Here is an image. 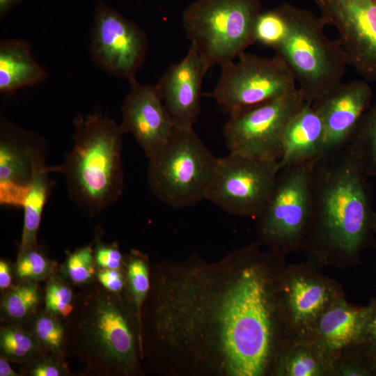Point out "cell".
Wrapping results in <instances>:
<instances>
[{"label":"cell","instance_id":"cell-5","mask_svg":"<svg viewBox=\"0 0 376 376\" xmlns=\"http://www.w3.org/2000/svg\"><path fill=\"white\" fill-rule=\"evenodd\" d=\"M287 23L283 41L273 48L292 74L305 101L313 103L342 83L348 65L338 38H329L319 15L289 3L279 6Z\"/></svg>","mask_w":376,"mask_h":376},{"label":"cell","instance_id":"cell-2","mask_svg":"<svg viewBox=\"0 0 376 376\" xmlns=\"http://www.w3.org/2000/svg\"><path fill=\"white\" fill-rule=\"evenodd\" d=\"M367 178L348 144L312 163L311 217L301 251L315 267H355L375 244Z\"/></svg>","mask_w":376,"mask_h":376},{"label":"cell","instance_id":"cell-37","mask_svg":"<svg viewBox=\"0 0 376 376\" xmlns=\"http://www.w3.org/2000/svg\"><path fill=\"white\" fill-rule=\"evenodd\" d=\"M369 313L363 337V347L370 357H376V297L368 304Z\"/></svg>","mask_w":376,"mask_h":376},{"label":"cell","instance_id":"cell-40","mask_svg":"<svg viewBox=\"0 0 376 376\" xmlns=\"http://www.w3.org/2000/svg\"><path fill=\"white\" fill-rule=\"evenodd\" d=\"M9 360L0 357V376H21V373L15 371L10 365Z\"/></svg>","mask_w":376,"mask_h":376},{"label":"cell","instance_id":"cell-38","mask_svg":"<svg viewBox=\"0 0 376 376\" xmlns=\"http://www.w3.org/2000/svg\"><path fill=\"white\" fill-rule=\"evenodd\" d=\"M13 269L8 260L1 259L0 260V290L4 292L8 290L13 284Z\"/></svg>","mask_w":376,"mask_h":376},{"label":"cell","instance_id":"cell-8","mask_svg":"<svg viewBox=\"0 0 376 376\" xmlns=\"http://www.w3.org/2000/svg\"><path fill=\"white\" fill-rule=\"evenodd\" d=\"M311 164L280 169L269 199L255 219L263 246L286 254L301 250L311 217Z\"/></svg>","mask_w":376,"mask_h":376},{"label":"cell","instance_id":"cell-7","mask_svg":"<svg viewBox=\"0 0 376 376\" xmlns=\"http://www.w3.org/2000/svg\"><path fill=\"white\" fill-rule=\"evenodd\" d=\"M260 0H195L182 15L191 46L209 69L234 60L256 42Z\"/></svg>","mask_w":376,"mask_h":376},{"label":"cell","instance_id":"cell-31","mask_svg":"<svg viewBox=\"0 0 376 376\" xmlns=\"http://www.w3.org/2000/svg\"><path fill=\"white\" fill-rule=\"evenodd\" d=\"M55 263L37 244L17 256L14 272L18 281L38 283L47 279L55 271Z\"/></svg>","mask_w":376,"mask_h":376},{"label":"cell","instance_id":"cell-20","mask_svg":"<svg viewBox=\"0 0 376 376\" xmlns=\"http://www.w3.org/2000/svg\"><path fill=\"white\" fill-rule=\"evenodd\" d=\"M324 141L323 120L313 104L305 102L284 131L280 168L312 164L320 157Z\"/></svg>","mask_w":376,"mask_h":376},{"label":"cell","instance_id":"cell-22","mask_svg":"<svg viewBox=\"0 0 376 376\" xmlns=\"http://www.w3.org/2000/svg\"><path fill=\"white\" fill-rule=\"evenodd\" d=\"M271 376H332V360L309 340H284Z\"/></svg>","mask_w":376,"mask_h":376},{"label":"cell","instance_id":"cell-17","mask_svg":"<svg viewBox=\"0 0 376 376\" xmlns=\"http://www.w3.org/2000/svg\"><path fill=\"white\" fill-rule=\"evenodd\" d=\"M209 68L190 47L169 66L156 86L175 127H193L201 113V88Z\"/></svg>","mask_w":376,"mask_h":376},{"label":"cell","instance_id":"cell-34","mask_svg":"<svg viewBox=\"0 0 376 376\" xmlns=\"http://www.w3.org/2000/svg\"><path fill=\"white\" fill-rule=\"evenodd\" d=\"M64 356L42 353L32 361L22 364V375L69 376L72 375Z\"/></svg>","mask_w":376,"mask_h":376},{"label":"cell","instance_id":"cell-39","mask_svg":"<svg viewBox=\"0 0 376 376\" xmlns=\"http://www.w3.org/2000/svg\"><path fill=\"white\" fill-rule=\"evenodd\" d=\"M24 0H0V19L2 20L8 13Z\"/></svg>","mask_w":376,"mask_h":376},{"label":"cell","instance_id":"cell-27","mask_svg":"<svg viewBox=\"0 0 376 376\" xmlns=\"http://www.w3.org/2000/svg\"><path fill=\"white\" fill-rule=\"evenodd\" d=\"M25 327L35 336L45 352L65 357L63 320L42 310L31 317Z\"/></svg>","mask_w":376,"mask_h":376},{"label":"cell","instance_id":"cell-28","mask_svg":"<svg viewBox=\"0 0 376 376\" xmlns=\"http://www.w3.org/2000/svg\"><path fill=\"white\" fill-rule=\"evenodd\" d=\"M126 290L136 309L139 320L142 306L150 288V267L148 256L132 249L125 257Z\"/></svg>","mask_w":376,"mask_h":376},{"label":"cell","instance_id":"cell-4","mask_svg":"<svg viewBox=\"0 0 376 376\" xmlns=\"http://www.w3.org/2000/svg\"><path fill=\"white\" fill-rule=\"evenodd\" d=\"M120 126L102 110L74 120L71 150L57 166L70 198L90 215L113 205L123 194V137Z\"/></svg>","mask_w":376,"mask_h":376},{"label":"cell","instance_id":"cell-21","mask_svg":"<svg viewBox=\"0 0 376 376\" xmlns=\"http://www.w3.org/2000/svg\"><path fill=\"white\" fill-rule=\"evenodd\" d=\"M48 72L34 58L31 43L23 38L0 41V93L17 91L45 81Z\"/></svg>","mask_w":376,"mask_h":376},{"label":"cell","instance_id":"cell-10","mask_svg":"<svg viewBox=\"0 0 376 376\" xmlns=\"http://www.w3.org/2000/svg\"><path fill=\"white\" fill-rule=\"evenodd\" d=\"M223 63L217 84L207 95L229 114L284 96L297 90L286 64L278 56L245 52Z\"/></svg>","mask_w":376,"mask_h":376},{"label":"cell","instance_id":"cell-36","mask_svg":"<svg viewBox=\"0 0 376 376\" xmlns=\"http://www.w3.org/2000/svg\"><path fill=\"white\" fill-rule=\"evenodd\" d=\"M97 281L107 290L120 293L126 289V278L124 269H106L97 267Z\"/></svg>","mask_w":376,"mask_h":376},{"label":"cell","instance_id":"cell-6","mask_svg":"<svg viewBox=\"0 0 376 376\" xmlns=\"http://www.w3.org/2000/svg\"><path fill=\"white\" fill-rule=\"evenodd\" d=\"M217 159L193 127H174L164 146L148 159V187L173 209L193 207L205 198Z\"/></svg>","mask_w":376,"mask_h":376},{"label":"cell","instance_id":"cell-32","mask_svg":"<svg viewBox=\"0 0 376 376\" xmlns=\"http://www.w3.org/2000/svg\"><path fill=\"white\" fill-rule=\"evenodd\" d=\"M332 376H373L370 357L363 345L345 349L332 361Z\"/></svg>","mask_w":376,"mask_h":376},{"label":"cell","instance_id":"cell-41","mask_svg":"<svg viewBox=\"0 0 376 376\" xmlns=\"http://www.w3.org/2000/svg\"><path fill=\"white\" fill-rule=\"evenodd\" d=\"M371 361V368L373 371V376H376V357H370Z\"/></svg>","mask_w":376,"mask_h":376},{"label":"cell","instance_id":"cell-18","mask_svg":"<svg viewBox=\"0 0 376 376\" xmlns=\"http://www.w3.org/2000/svg\"><path fill=\"white\" fill-rule=\"evenodd\" d=\"M369 313L368 306L350 304L342 296L336 299L321 315L309 338L333 361L343 350L363 345Z\"/></svg>","mask_w":376,"mask_h":376},{"label":"cell","instance_id":"cell-13","mask_svg":"<svg viewBox=\"0 0 376 376\" xmlns=\"http://www.w3.org/2000/svg\"><path fill=\"white\" fill-rule=\"evenodd\" d=\"M148 49L146 33L138 24L102 1L97 3L89 51L97 68L130 81L144 64Z\"/></svg>","mask_w":376,"mask_h":376},{"label":"cell","instance_id":"cell-12","mask_svg":"<svg viewBox=\"0 0 376 376\" xmlns=\"http://www.w3.org/2000/svg\"><path fill=\"white\" fill-rule=\"evenodd\" d=\"M305 102L297 88L290 94L229 114L223 129L229 152L279 162L285 127Z\"/></svg>","mask_w":376,"mask_h":376},{"label":"cell","instance_id":"cell-24","mask_svg":"<svg viewBox=\"0 0 376 376\" xmlns=\"http://www.w3.org/2000/svg\"><path fill=\"white\" fill-rule=\"evenodd\" d=\"M44 293L38 282L18 281L3 292L1 298V319L6 325L25 327L38 311Z\"/></svg>","mask_w":376,"mask_h":376},{"label":"cell","instance_id":"cell-16","mask_svg":"<svg viewBox=\"0 0 376 376\" xmlns=\"http://www.w3.org/2000/svg\"><path fill=\"white\" fill-rule=\"evenodd\" d=\"M373 91L367 81L341 83L322 98L312 103L324 126V141L320 155L346 146L361 119L370 107Z\"/></svg>","mask_w":376,"mask_h":376},{"label":"cell","instance_id":"cell-30","mask_svg":"<svg viewBox=\"0 0 376 376\" xmlns=\"http://www.w3.org/2000/svg\"><path fill=\"white\" fill-rule=\"evenodd\" d=\"M94 243L68 253L60 271L72 285L81 286L96 279L97 266L93 248Z\"/></svg>","mask_w":376,"mask_h":376},{"label":"cell","instance_id":"cell-29","mask_svg":"<svg viewBox=\"0 0 376 376\" xmlns=\"http://www.w3.org/2000/svg\"><path fill=\"white\" fill-rule=\"evenodd\" d=\"M72 283L59 272L54 271L47 279L44 292L43 310L65 320L73 311L76 294Z\"/></svg>","mask_w":376,"mask_h":376},{"label":"cell","instance_id":"cell-3","mask_svg":"<svg viewBox=\"0 0 376 376\" xmlns=\"http://www.w3.org/2000/svg\"><path fill=\"white\" fill-rule=\"evenodd\" d=\"M79 287L64 320L65 354L81 363L83 375H142L140 320L127 290L110 292L97 279Z\"/></svg>","mask_w":376,"mask_h":376},{"label":"cell","instance_id":"cell-15","mask_svg":"<svg viewBox=\"0 0 376 376\" xmlns=\"http://www.w3.org/2000/svg\"><path fill=\"white\" fill-rule=\"evenodd\" d=\"M121 107L125 134L132 135L146 157H154L169 139L174 125L155 85L129 81Z\"/></svg>","mask_w":376,"mask_h":376},{"label":"cell","instance_id":"cell-26","mask_svg":"<svg viewBox=\"0 0 376 376\" xmlns=\"http://www.w3.org/2000/svg\"><path fill=\"white\" fill-rule=\"evenodd\" d=\"M368 177H376V103L363 116L347 143Z\"/></svg>","mask_w":376,"mask_h":376},{"label":"cell","instance_id":"cell-9","mask_svg":"<svg viewBox=\"0 0 376 376\" xmlns=\"http://www.w3.org/2000/svg\"><path fill=\"white\" fill-rule=\"evenodd\" d=\"M278 161L229 152L218 157L205 198L226 212L256 219L274 189Z\"/></svg>","mask_w":376,"mask_h":376},{"label":"cell","instance_id":"cell-19","mask_svg":"<svg viewBox=\"0 0 376 376\" xmlns=\"http://www.w3.org/2000/svg\"><path fill=\"white\" fill-rule=\"evenodd\" d=\"M46 145L36 133L0 119V182L25 186L34 167L45 162Z\"/></svg>","mask_w":376,"mask_h":376},{"label":"cell","instance_id":"cell-1","mask_svg":"<svg viewBox=\"0 0 376 376\" xmlns=\"http://www.w3.org/2000/svg\"><path fill=\"white\" fill-rule=\"evenodd\" d=\"M258 240L208 262L150 267L140 315L146 371L168 376H271L284 342L286 253Z\"/></svg>","mask_w":376,"mask_h":376},{"label":"cell","instance_id":"cell-35","mask_svg":"<svg viewBox=\"0 0 376 376\" xmlns=\"http://www.w3.org/2000/svg\"><path fill=\"white\" fill-rule=\"evenodd\" d=\"M94 258L96 266L106 269H124L125 257L116 242L106 244L95 239Z\"/></svg>","mask_w":376,"mask_h":376},{"label":"cell","instance_id":"cell-23","mask_svg":"<svg viewBox=\"0 0 376 376\" xmlns=\"http://www.w3.org/2000/svg\"><path fill=\"white\" fill-rule=\"evenodd\" d=\"M56 166L45 162L35 166L24 204V224L17 256L37 245V236L42 212L53 188L49 173L56 171Z\"/></svg>","mask_w":376,"mask_h":376},{"label":"cell","instance_id":"cell-14","mask_svg":"<svg viewBox=\"0 0 376 376\" xmlns=\"http://www.w3.org/2000/svg\"><path fill=\"white\" fill-rule=\"evenodd\" d=\"M320 16L339 34L348 65L376 81V0H315Z\"/></svg>","mask_w":376,"mask_h":376},{"label":"cell","instance_id":"cell-25","mask_svg":"<svg viewBox=\"0 0 376 376\" xmlns=\"http://www.w3.org/2000/svg\"><path fill=\"white\" fill-rule=\"evenodd\" d=\"M0 351L1 356L21 365L45 353L37 338L25 327L6 324L0 329Z\"/></svg>","mask_w":376,"mask_h":376},{"label":"cell","instance_id":"cell-42","mask_svg":"<svg viewBox=\"0 0 376 376\" xmlns=\"http://www.w3.org/2000/svg\"><path fill=\"white\" fill-rule=\"evenodd\" d=\"M375 230H376V216H375Z\"/></svg>","mask_w":376,"mask_h":376},{"label":"cell","instance_id":"cell-33","mask_svg":"<svg viewBox=\"0 0 376 376\" xmlns=\"http://www.w3.org/2000/svg\"><path fill=\"white\" fill-rule=\"evenodd\" d=\"M287 29L286 21L279 6L261 12L255 24L256 42H259L273 49L285 38Z\"/></svg>","mask_w":376,"mask_h":376},{"label":"cell","instance_id":"cell-11","mask_svg":"<svg viewBox=\"0 0 376 376\" xmlns=\"http://www.w3.org/2000/svg\"><path fill=\"white\" fill-rule=\"evenodd\" d=\"M344 295L337 281L307 261L286 265L280 288L284 340H307L323 312Z\"/></svg>","mask_w":376,"mask_h":376}]
</instances>
